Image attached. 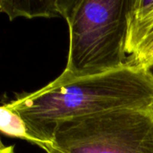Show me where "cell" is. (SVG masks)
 Instances as JSON below:
<instances>
[{"label":"cell","mask_w":153,"mask_h":153,"mask_svg":"<svg viewBox=\"0 0 153 153\" xmlns=\"http://www.w3.org/2000/svg\"><path fill=\"white\" fill-rule=\"evenodd\" d=\"M47 146L63 153H153V106L62 121Z\"/></svg>","instance_id":"obj_3"},{"label":"cell","mask_w":153,"mask_h":153,"mask_svg":"<svg viewBox=\"0 0 153 153\" xmlns=\"http://www.w3.org/2000/svg\"><path fill=\"white\" fill-rule=\"evenodd\" d=\"M153 26V0H131L126 15L125 51L134 55Z\"/></svg>","instance_id":"obj_4"},{"label":"cell","mask_w":153,"mask_h":153,"mask_svg":"<svg viewBox=\"0 0 153 153\" xmlns=\"http://www.w3.org/2000/svg\"><path fill=\"white\" fill-rule=\"evenodd\" d=\"M145 70L147 71V73L151 75V77L153 79V61L147 67H145Z\"/></svg>","instance_id":"obj_10"},{"label":"cell","mask_w":153,"mask_h":153,"mask_svg":"<svg viewBox=\"0 0 153 153\" xmlns=\"http://www.w3.org/2000/svg\"><path fill=\"white\" fill-rule=\"evenodd\" d=\"M43 150L47 153H63L59 152V151H57V150H56V149H54V148H52V147H50V146H45L43 148Z\"/></svg>","instance_id":"obj_9"},{"label":"cell","mask_w":153,"mask_h":153,"mask_svg":"<svg viewBox=\"0 0 153 153\" xmlns=\"http://www.w3.org/2000/svg\"><path fill=\"white\" fill-rule=\"evenodd\" d=\"M0 153H15L14 146H5L2 142L0 143Z\"/></svg>","instance_id":"obj_8"},{"label":"cell","mask_w":153,"mask_h":153,"mask_svg":"<svg viewBox=\"0 0 153 153\" xmlns=\"http://www.w3.org/2000/svg\"><path fill=\"white\" fill-rule=\"evenodd\" d=\"M0 131L3 135L25 140L37 145V142L30 135L24 120L7 103L0 108Z\"/></svg>","instance_id":"obj_6"},{"label":"cell","mask_w":153,"mask_h":153,"mask_svg":"<svg viewBox=\"0 0 153 153\" xmlns=\"http://www.w3.org/2000/svg\"><path fill=\"white\" fill-rule=\"evenodd\" d=\"M24 120L30 135L43 149L62 121L100 113L153 106V79L139 66L74 77L63 72L33 92L17 94L7 103Z\"/></svg>","instance_id":"obj_1"},{"label":"cell","mask_w":153,"mask_h":153,"mask_svg":"<svg viewBox=\"0 0 153 153\" xmlns=\"http://www.w3.org/2000/svg\"><path fill=\"white\" fill-rule=\"evenodd\" d=\"M131 0H73L65 17L69 28L67 64L63 72L91 76L126 65V15Z\"/></svg>","instance_id":"obj_2"},{"label":"cell","mask_w":153,"mask_h":153,"mask_svg":"<svg viewBox=\"0 0 153 153\" xmlns=\"http://www.w3.org/2000/svg\"><path fill=\"white\" fill-rule=\"evenodd\" d=\"M73 0H0V11L10 21L18 17H63L65 18Z\"/></svg>","instance_id":"obj_5"},{"label":"cell","mask_w":153,"mask_h":153,"mask_svg":"<svg viewBox=\"0 0 153 153\" xmlns=\"http://www.w3.org/2000/svg\"><path fill=\"white\" fill-rule=\"evenodd\" d=\"M153 61V26L147 37L142 43L138 51L127 57L126 65L139 66L145 69Z\"/></svg>","instance_id":"obj_7"}]
</instances>
